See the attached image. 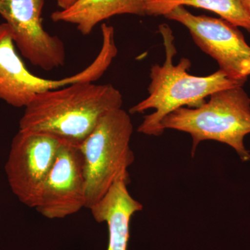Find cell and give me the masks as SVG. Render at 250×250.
<instances>
[{
    "label": "cell",
    "instance_id": "8992f818",
    "mask_svg": "<svg viewBox=\"0 0 250 250\" xmlns=\"http://www.w3.org/2000/svg\"><path fill=\"white\" fill-rule=\"evenodd\" d=\"M62 141L53 135L21 130L14 136L5 171L13 193L24 205L35 207Z\"/></svg>",
    "mask_w": 250,
    "mask_h": 250
},
{
    "label": "cell",
    "instance_id": "9c48e42d",
    "mask_svg": "<svg viewBox=\"0 0 250 250\" xmlns=\"http://www.w3.org/2000/svg\"><path fill=\"white\" fill-rule=\"evenodd\" d=\"M164 17L187 27L195 43L229 77L247 80L241 75V65L250 58V46L238 27L222 18L192 14L185 6L174 8Z\"/></svg>",
    "mask_w": 250,
    "mask_h": 250
},
{
    "label": "cell",
    "instance_id": "7c38bea8",
    "mask_svg": "<svg viewBox=\"0 0 250 250\" xmlns=\"http://www.w3.org/2000/svg\"><path fill=\"white\" fill-rule=\"evenodd\" d=\"M146 16H164L177 6H192L212 11L222 19L250 33V18L241 0H145Z\"/></svg>",
    "mask_w": 250,
    "mask_h": 250
},
{
    "label": "cell",
    "instance_id": "3957f363",
    "mask_svg": "<svg viewBox=\"0 0 250 250\" xmlns=\"http://www.w3.org/2000/svg\"><path fill=\"white\" fill-rule=\"evenodd\" d=\"M164 130L188 133L194 155L200 143L215 141L233 148L243 161L250 159L244 139L250 134V98L243 86L215 92L199 107H182L163 120Z\"/></svg>",
    "mask_w": 250,
    "mask_h": 250
},
{
    "label": "cell",
    "instance_id": "52a82bcc",
    "mask_svg": "<svg viewBox=\"0 0 250 250\" xmlns=\"http://www.w3.org/2000/svg\"><path fill=\"white\" fill-rule=\"evenodd\" d=\"M45 0H0V16L12 31L15 45L34 66L50 71L65 63V45L42 25Z\"/></svg>",
    "mask_w": 250,
    "mask_h": 250
},
{
    "label": "cell",
    "instance_id": "7a4b0ae2",
    "mask_svg": "<svg viewBox=\"0 0 250 250\" xmlns=\"http://www.w3.org/2000/svg\"><path fill=\"white\" fill-rule=\"evenodd\" d=\"M165 47L166 59L163 65L155 64L150 69V83L148 86V96L130 108L129 112L141 113L154 109L151 114L144 117L138 127L141 134L160 136L164 130L161 126L163 120L170 113L185 107L196 108L207 101V98L220 90L243 86L247 80H237L229 77L221 70L208 76L190 75L188 70L191 62L187 58L180 59L174 65L177 54L174 36L170 26L162 24L159 27Z\"/></svg>",
    "mask_w": 250,
    "mask_h": 250
},
{
    "label": "cell",
    "instance_id": "5bb4252c",
    "mask_svg": "<svg viewBox=\"0 0 250 250\" xmlns=\"http://www.w3.org/2000/svg\"><path fill=\"white\" fill-rule=\"evenodd\" d=\"M54 1H56L61 9H65L70 7L77 0H54Z\"/></svg>",
    "mask_w": 250,
    "mask_h": 250
},
{
    "label": "cell",
    "instance_id": "8fae6325",
    "mask_svg": "<svg viewBox=\"0 0 250 250\" xmlns=\"http://www.w3.org/2000/svg\"><path fill=\"white\" fill-rule=\"evenodd\" d=\"M146 16L145 0H77L70 7L51 14L55 22L70 23L83 35H89L99 23L118 15Z\"/></svg>",
    "mask_w": 250,
    "mask_h": 250
},
{
    "label": "cell",
    "instance_id": "6da1fadb",
    "mask_svg": "<svg viewBox=\"0 0 250 250\" xmlns=\"http://www.w3.org/2000/svg\"><path fill=\"white\" fill-rule=\"evenodd\" d=\"M123 104V95L113 85L77 82L36 95L24 109L19 130L81 144L105 114Z\"/></svg>",
    "mask_w": 250,
    "mask_h": 250
},
{
    "label": "cell",
    "instance_id": "5b68a950",
    "mask_svg": "<svg viewBox=\"0 0 250 250\" xmlns=\"http://www.w3.org/2000/svg\"><path fill=\"white\" fill-rule=\"evenodd\" d=\"M108 67V61L98 56L84 70L71 77L55 80L36 76L18 55L9 26L0 24V100L10 106L25 108L39 93L77 82H95Z\"/></svg>",
    "mask_w": 250,
    "mask_h": 250
},
{
    "label": "cell",
    "instance_id": "277c9868",
    "mask_svg": "<svg viewBox=\"0 0 250 250\" xmlns=\"http://www.w3.org/2000/svg\"><path fill=\"white\" fill-rule=\"evenodd\" d=\"M134 131L129 115L123 108L108 112L80 144L83 154L86 202L90 208L100 201L120 177L129 175L134 162L130 147Z\"/></svg>",
    "mask_w": 250,
    "mask_h": 250
},
{
    "label": "cell",
    "instance_id": "ba28073f",
    "mask_svg": "<svg viewBox=\"0 0 250 250\" xmlns=\"http://www.w3.org/2000/svg\"><path fill=\"white\" fill-rule=\"evenodd\" d=\"M85 195L84 166L80 144L62 140L34 208L45 218H64L85 207Z\"/></svg>",
    "mask_w": 250,
    "mask_h": 250
},
{
    "label": "cell",
    "instance_id": "4fadbf2b",
    "mask_svg": "<svg viewBox=\"0 0 250 250\" xmlns=\"http://www.w3.org/2000/svg\"><path fill=\"white\" fill-rule=\"evenodd\" d=\"M241 75L244 78L248 79L250 75V58L245 61L241 65Z\"/></svg>",
    "mask_w": 250,
    "mask_h": 250
},
{
    "label": "cell",
    "instance_id": "9a60e30c",
    "mask_svg": "<svg viewBox=\"0 0 250 250\" xmlns=\"http://www.w3.org/2000/svg\"><path fill=\"white\" fill-rule=\"evenodd\" d=\"M243 7L250 18V0H241Z\"/></svg>",
    "mask_w": 250,
    "mask_h": 250
},
{
    "label": "cell",
    "instance_id": "30bf717a",
    "mask_svg": "<svg viewBox=\"0 0 250 250\" xmlns=\"http://www.w3.org/2000/svg\"><path fill=\"white\" fill-rule=\"evenodd\" d=\"M129 175L120 177L104 196L90 210L99 223L106 222L108 228L107 250H128L131 217L143 206L130 195Z\"/></svg>",
    "mask_w": 250,
    "mask_h": 250
}]
</instances>
